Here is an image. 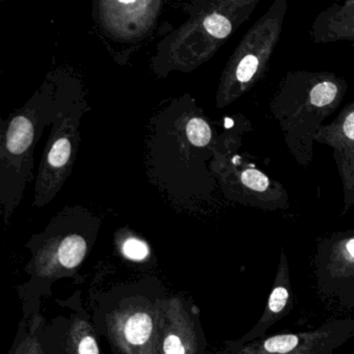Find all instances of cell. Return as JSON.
<instances>
[{
  "label": "cell",
  "instance_id": "6da1fadb",
  "mask_svg": "<svg viewBox=\"0 0 354 354\" xmlns=\"http://www.w3.org/2000/svg\"><path fill=\"white\" fill-rule=\"evenodd\" d=\"M354 337V319H337L299 333L263 337L250 343H235L229 354H331Z\"/></svg>",
  "mask_w": 354,
  "mask_h": 354
},
{
  "label": "cell",
  "instance_id": "7a4b0ae2",
  "mask_svg": "<svg viewBox=\"0 0 354 354\" xmlns=\"http://www.w3.org/2000/svg\"><path fill=\"white\" fill-rule=\"evenodd\" d=\"M351 233L319 244L315 269L319 294L345 308H354V231Z\"/></svg>",
  "mask_w": 354,
  "mask_h": 354
},
{
  "label": "cell",
  "instance_id": "3957f363",
  "mask_svg": "<svg viewBox=\"0 0 354 354\" xmlns=\"http://www.w3.org/2000/svg\"><path fill=\"white\" fill-rule=\"evenodd\" d=\"M294 308L293 292L290 279L289 262L287 254L281 250L279 266L272 289L269 293L262 316L254 327L238 343H250L266 337L267 330L283 317L289 315Z\"/></svg>",
  "mask_w": 354,
  "mask_h": 354
},
{
  "label": "cell",
  "instance_id": "277c9868",
  "mask_svg": "<svg viewBox=\"0 0 354 354\" xmlns=\"http://www.w3.org/2000/svg\"><path fill=\"white\" fill-rule=\"evenodd\" d=\"M152 333L153 320L148 313H133L124 322V337L130 345H145L148 343Z\"/></svg>",
  "mask_w": 354,
  "mask_h": 354
},
{
  "label": "cell",
  "instance_id": "5b68a950",
  "mask_svg": "<svg viewBox=\"0 0 354 354\" xmlns=\"http://www.w3.org/2000/svg\"><path fill=\"white\" fill-rule=\"evenodd\" d=\"M34 138V128L28 118L18 117L13 120L8 132V149L13 154H21L28 150Z\"/></svg>",
  "mask_w": 354,
  "mask_h": 354
},
{
  "label": "cell",
  "instance_id": "8992f818",
  "mask_svg": "<svg viewBox=\"0 0 354 354\" xmlns=\"http://www.w3.org/2000/svg\"><path fill=\"white\" fill-rule=\"evenodd\" d=\"M86 254V242L82 236L66 237L57 250V258L64 268L72 269L82 263Z\"/></svg>",
  "mask_w": 354,
  "mask_h": 354
},
{
  "label": "cell",
  "instance_id": "52a82bcc",
  "mask_svg": "<svg viewBox=\"0 0 354 354\" xmlns=\"http://www.w3.org/2000/svg\"><path fill=\"white\" fill-rule=\"evenodd\" d=\"M188 140L194 145V146L204 147L207 146L211 140V129L208 124L202 119H192L188 123L187 129Z\"/></svg>",
  "mask_w": 354,
  "mask_h": 354
},
{
  "label": "cell",
  "instance_id": "ba28073f",
  "mask_svg": "<svg viewBox=\"0 0 354 354\" xmlns=\"http://www.w3.org/2000/svg\"><path fill=\"white\" fill-rule=\"evenodd\" d=\"M337 95V86L331 82H323L316 84L310 92V101L318 107H324L335 101Z\"/></svg>",
  "mask_w": 354,
  "mask_h": 354
},
{
  "label": "cell",
  "instance_id": "9c48e42d",
  "mask_svg": "<svg viewBox=\"0 0 354 354\" xmlns=\"http://www.w3.org/2000/svg\"><path fill=\"white\" fill-rule=\"evenodd\" d=\"M260 67V59L254 55H248L242 57L236 68V80L240 84H248L256 75Z\"/></svg>",
  "mask_w": 354,
  "mask_h": 354
},
{
  "label": "cell",
  "instance_id": "30bf717a",
  "mask_svg": "<svg viewBox=\"0 0 354 354\" xmlns=\"http://www.w3.org/2000/svg\"><path fill=\"white\" fill-rule=\"evenodd\" d=\"M205 28L211 36L225 39L231 34L232 24L225 16L213 14L205 20Z\"/></svg>",
  "mask_w": 354,
  "mask_h": 354
},
{
  "label": "cell",
  "instance_id": "8fae6325",
  "mask_svg": "<svg viewBox=\"0 0 354 354\" xmlns=\"http://www.w3.org/2000/svg\"><path fill=\"white\" fill-rule=\"evenodd\" d=\"M71 155V144L68 138H59L53 144L48 155L49 165L53 167H62L69 160Z\"/></svg>",
  "mask_w": 354,
  "mask_h": 354
},
{
  "label": "cell",
  "instance_id": "7c38bea8",
  "mask_svg": "<svg viewBox=\"0 0 354 354\" xmlns=\"http://www.w3.org/2000/svg\"><path fill=\"white\" fill-rule=\"evenodd\" d=\"M123 254L130 260L142 261L148 258L150 250L148 245L142 240L129 238L124 242Z\"/></svg>",
  "mask_w": 354,
  "mask_h": 354
},
{
  "label": "cell",
  "instance_id": "4fadbf2b",
  "mask_svg": "<svg viewBox=\"0 0 354 354\" xmlns=\"http://www.w3.org/2000/svg\"><path fill=\"white\" fill-rule=\"evenodd\" d=\"M242 182L244 185L248 186L250 189L256 190V192H265L268 188L269 179L258 169H246L242 174Z\"/></svg>",
  "mask_w": 354,
  "mask_h": 354
},
{
  "label": "cell",
  "instance_id": "5bb4252c",
  "mask_svg": "<svg viewBox=\"0 0 354 354\" xmlns=\"http://www.w3.org/2000/svg\"><path fill=\"white\" fill-rule=\"evenodd\" d=\"M163 352L165 354H186L185 344L179 335L171 333L163 342Z\"/></svg>",
  "mask_w": 354,
  "mask_h": 354
},
{
  "label": "cell",
  "instance_id": "9a60e30c",
  "mask_svg": "<svg viewBox=\"0 0 354 354\" xmlns=\"http://www.w3.org/2000/svg\"><path fill=\"white\" fill-rule=\"evenodd\" d=\"M98 344L93 335H86L80 339L77 346V354H99Z\"/></svg>",
  "mask_w": 354,
  "mask_h": 354
},
{
  "label": "cell",
  "instance_id": "2e32d148",
  "mask_svg": "<svg viewBox=\"0 0 354 354\" xmlns=\"http://www.w3.org/2000/svg\"><path fill=\"white\" fill-rule=\"evenodd\" d=\"M343 131L348 140H354V111L344 122Z\"/></svg>",
  "mask_w": 354,
  "mask_h": 354
}]
</instances>
